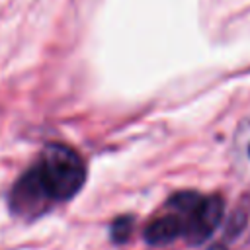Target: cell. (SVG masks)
Listing matches in <instances>:
<instances>
[{
	"label": "cell",
	"mask_w": 250,
	"mask_h": 250,
	"mask_svg": "<svg viewBox=\"0 0 250 250\" xmlns=\"http://www.w3.org/2000/svg\"><path fill=\"white\" fill-rule=\"evenodd\" d=\"M180 234H184V221L176 213L162 215V217L150 221L145 229V240L152 246L168 244L174 238H178Z\"/></svg>",
	"instance_id": "3"
},
{
	"label": "cell",
	"mask_w": 250,
	"mask_h": 250,
	"mask_svg": "<svg viewBox=\"0 0 250 250\" xmlns=\"http://www.w3.org/2000/svg\"><path fill=\"white\" fill-rule=\"evenodd\" d=\"M133 232V217H119L113 221L111 225V240L121 244V242H127L129 236Z\"/></svg>",
	"instance_id": "4"
},
{
	"label": "cell",
	"mask_w": 250,
	"mask_h": 250,
	"mask_svg": "<svg viewBox=\"0 0 250 250\" xmlns=\"http://www.w3.org/2000/svg\"><path fill=\"white\" fill-rule=\"evenodd\" d=\"M223 209H225V203L219 195L199 197V201L186 215H180L182 221H184L186 240L189 244L205 242L213 234V230L219 227L221 217H223Z\"/></svg>",
	"instance_id": "2"
},
{
	"label": "cell",
	"mask_w": 250,
	"mask_h": 250,
	"mask_svg": "<svg viewBox=\"0 0 250 250\" xmlns=\"http://www.w3.org/2000/svg\"><path fill=\"white\" fill-rule=\"evenodd\" d=\"M27 172L51 203L70 199L86 182V164L82 156L61 143L47 145Z\"/></svg>",
	"instance_id": "1"
}]
</instances>
